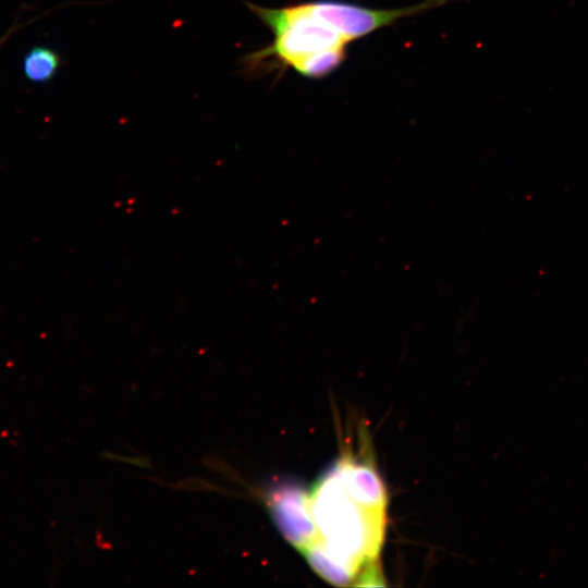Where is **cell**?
I'll return each mask as SVG.
<instances>
[{
  "mask_svg": "<svg viewBox=\"0 0 588 588\" xmlns=\"http://www.w3.org/2000/svg\"><path fill=\"white\" fill-rule=\"evenodd\" d=\"M446 1L425 0L399 9H373L345 0H309L281 8L247 3L273 38L243 58V71L257 76L292 69L306 78H323L344 63L348 44Z\"/></svg>",
  "mask_w": 588,
  "mask_h": 588,
  "instance_id": "6da1fadb",
  "label": "cell"
},
{
  "mask_svg": "<svg viewBox=\"0 0 588 588\" xmlns=\"http://www.w3.org/2000/svg\"><path fill=\"white\" fill-rule=\"evenodd\" d=\"M267 503L277 527L302 552L315 536L309 498L294 487H280L271 491Z\"/></svg>",
  "mask_w": 588,
  "mask_h": 588,
  "instance_id": "7a4b0ae2",
  "label": "cell"
},
{
  "mask_svg": "<svg viewBox=\"0 0 588 588\" xmlns=\"http://www.w3.org/2000/svg\"><path fill=\"white\" fill-rule=\"evenodd\" d=\"M61 66V57L48 46H35L29 49L22 61L24 76L32 83L45 84L50 82Z\"/></svg>",
  "mask_w": 588,
  "mask_h": 588,
  "instance_id": "3957f363",
  "label": "cell"
},
{
  "mask_svg": "<svg viewBox=\"0 0 588 588\" xmlns=\"http://www.w3.org/2000/svg\"><path fill=\"white\" fill-rule=\"evenodd\" d=\"M15 28H16L15 26L11 27V28L4 34V36H2V37L0 38V47L2 46V44L5 42V40H7V39L10 37V35L15 30Z\"/></svg>",
  "mask_w": 588,
  "mask_h": 588,
  "instance_id": "277c9868",
  "label": "cell"
}]
</instances>
